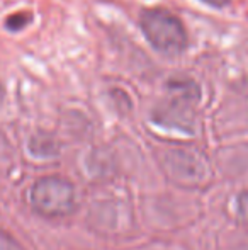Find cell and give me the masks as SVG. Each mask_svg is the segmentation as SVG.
<instances>
[{"label":"cell","mask_w":248,"mask_h":250,"mask_svg":"<svg viewBox=\"0 0 248 250\" xmlns=\"http://www.w3.org/2000/svg\"><path fill=\"white\" fill-rule=\"evenodd\" d=\"M139 26L152 44L158 53L165 56H179L186 51L189 36L182 21L170 10L163 7L146 9L139 16Z\"/></svg>","instance_id":"obj_1"},{"label":"cell","mask_w":248,"mask_h":250,"mask_svg":"<svg viewBox=\"0 0 248 250\" xmlns=\"http://www.w3.org/2000/svg\"><path fill=\"white\" fill-rule=\"evenodd\" d=\"M0 250H24V249L16 238H12L9 233L0 230Z\"/></svg>","instance_id":"obj_6"},{"label":"cell","mask_w":248,"mask_h":250,"mask_svg":"<svg viewBox=\"0 0 248 250\" xmlns=\"http://www.w3.org/2000/svg\"><path fill=\"white\" fill-rule=\"evenodd\" d=\"M238 214L243 220V223L248 227V191H245L238 198Z\"/></svg>","instance_id":"obj_7"},{"label":"cell","mask_w":248,"mask_h":250,"mask_svg":"<svg viewBox=\"0 0 248 250\" xmlns=\"http://www.w3.org/2000/svg\"><path fill=\"white\" fill-rule=\"evenodd\" d=\"M31 208L46 218H60L73 213L76 208L75 186L63 177H43L29 191Z\"/></svg>","instance_id":"obj_3"},{"label":"cell","mask_w":248,"mask_h":250,"mask_svg":"<svg viewBox=\"0 0 248 250\" xmlns=\"http://www.w3.org/2000/svg\"><path fill=\"white\" fill-rule=\"evenodd\" d=\"M167 174L184 188H199L208 181V168L204 162L189 151H170L165 158Z\"/></svg>","instance_id":"obj_4"},{"label":"cell","mask_w":248,"mask_h":250,"mask_svg":"<svg viewBox=\"0 0 248 250\" xmlns=\"http://www.w3.org/2000/svg\"><path fill=\"white\" fill-rule=\"evenodd\" d=\"M170 99L156 105L153 111V121L165 128L192 133L194 129V111L192 105L199 101V87L194 80L177 77L167 82Z\"/></svg>","instance_id":"obj_2"},{"label":"cell","mask_w":248,"mask_h":250,"mask_svg":"<svg viewBox=\"0 0 248 250\" xmlns=\"http://www.w3.org/2000/svg\"><path fill=\"white\" fill-rule=\"evenodd\" d=\"M2 101H3V89H2V85H0V104H2Z\"/></svg>","instance_id":"obj_9"},{"label":"cell","mask_w":248,"mask_h":250,"mask_svg":"<svg viewBox=\"0 0 248 250\" xmlns=\"http://www.w3.org/2000/svg\"><path fill=\"white\" fill-rule=\"evenodd\" d=\"M31 22V14L20 12V14H14L9 19L5 21V26L9 31H20Z\"/></svg>","instance_id":"obj_5"},{"label":"cell","mask_w":248,"mask_h":250,"mask_svg":"<svg viewBox=\"0 0 248 250\" xmlns=\"http://www.w3.org/2000/svg\"><path fill=\"white\" fill-rule=\"evenodd\" d=\"M201 2L208 3V5L214 7V9H223V7L228 5V3L231 2V0H201Z\"/></svg>","instance_id":"obj_8"}]
</instances>
